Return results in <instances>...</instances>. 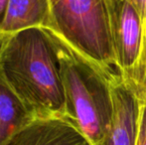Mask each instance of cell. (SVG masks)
Returning <instances> with one entry per match:
<instances>
[{"label":"cell","mask_w":146,"mask_h":145,"mask_svg":"<svg viewBox=\"0 0 146 145\" xmlns=\"http://www.w3.org/2000/svg\"><path fill=\"white\" fill-rule=\"evenodd\" d=\"M52 26L72 48L110 75H118L106 0H49Z\"/></svg>","instance_id":"3"},{"label":"cell","mask_w":146,"mask_h":145,"mask_svg":"<svg viewBox=\"0 0 146 145\" xmlns=\"http://www.w3.org/2000/svg\"><path fill=\"white\" fill-rule=\"evenodd\" d=\"M34 116L0 77V145H4Z\"/></svg>","instance_id":"8"},{"label":"cell","mask_w":146,"mask_h":145,"mask_svg":"<svg viewBox=\"0 0 146 145\" xmlns=\"http://www.w3.org/2000/svg\"><path fill=\"white\" fill-rule=\"evenodd\" d=\"M116 71L140 105H146V37L130 0H106Z\"/></svg>","instance_id":"4"},{"label":"cell","mask_w":146,"mask_h":145,"mask_svg":"<svg viewBox=\"0 0 146 145\" xmlns=\"http://www.w3.org/2000/svg\"><path fill=\"white\" fill-rule=\"evenodd\" d=\"M110 87L112 114L104 145H135L140 103L119 75L111 79Z\"/></svg>","instance_id":"5"},{"label":"cell","mask_w":146,"mask_h":145,"mask_svg":"<svg viewBox=\"0 0 146 145\" xmlns=\"http://www.w3.org/2000/svg\"><path fill=\"white\" fill-rule=\"evenodd\" d=\"M135 145H146V105H140L138 129Z\"/></svg>","instance_id":"9"},{"label":"cell","mask_w":146,"mask_h":145,"mask_svg":"<svg viewBox=\"0 0 146 145\" xmlns=\"http://www.w3.org/2000/svg\"><path fill=\"white\" fill-rule=\"evenodd\" d=\"M44 30L52 41L58 59L66 117L92 145H104L112 114L110 81L117 75H108L55 31Z\"/></svg>","instance_id":"2"},{"label":"cell","mask_w":146,"mask_h":145,"mask_svg":"<svg viewBox=\"0 0 146 145\" xmlns=\"http://www.w3.org/2000/svg\"><path fill=\"white\" fill-rule=\"evenodd\" d=\"M8 0H0V23L2 22V19L5 14L6 6H7Z\"/></svg>","instance_id":"10"},{"label":"cell","mask_w":146,"mask_h":145,"mask_svg":"<svg viewBox=\"0 0 146 145\" xmlns=\"http://www.w3.org/2000/svg\"><path fill=\"white\" fill-rule=\"evenodd\" d=\"M0 77L35 118L66 117L58 59L44 29H27L4 39Z\"/></svg>","instance_id":"1"},{"label":"cell","mask_w":146,"mask_h":145,"mask_svg":"<svg viewBox=\"0 0 146 145\" xmlns=\"http://www.w3.org/2000/svg\"><path fill=\"white\" fill-rule=\"evenodd\" d=\"M4 145H92L67 117H38Z\"/></svg>","instance_id":"6"},{"label":"cell","mask_w":146,"mask_h":145,"mask_svg":"<svg viewBox=\"0 0 146 145\" xmlns=\"http://www.w3.org/2000/svg\"><path fill=\"white\" fill-rule=\"evenodd\" d=\"M52 26L49 0H8L0 23V37L6 38L32 28Z\"/></svg>","instance_id":"7"},{"label":"cell","mask_w":146,"mask_h":145,"mask_svg":"<svg viewBox=\"0 0 146 145\" xmlns=\"http://www.w3.org/2000/svg\"><path fill=\"white\" fill-rule=\"evenodd\" d=\"M4 39H5V38H2V37H0V50H1L2 44H3V42H4Z\"/></svg>","instance_id":"11"}]
</instances>
